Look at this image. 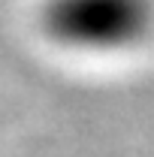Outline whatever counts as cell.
<instances>
[{
	"label": "cell",
	"mask_w": 154,
	"mask_h": 157,
	"mask_svg": "<svg viewBox=\"0 0 154 157\" xmlns=\"http://www.w3.org/2000/svg\"><path fill=\"white\" fill-rule=\"evenodd\" d=\"M148 0H45L42 33L55 45L82 55H118L148 33Z\"/></svg>",
	"instance_id": "1"
}]
</instances>
